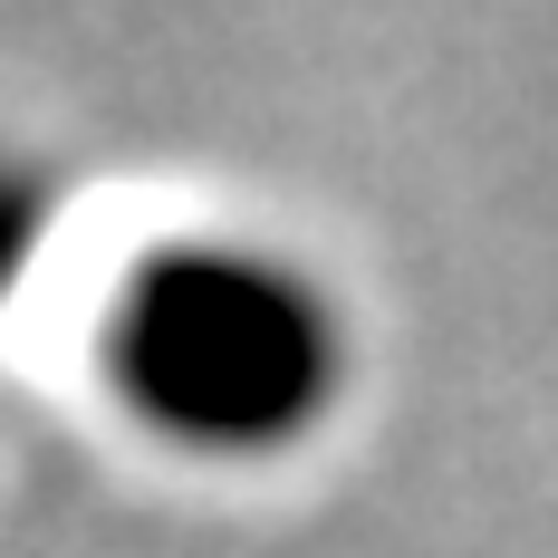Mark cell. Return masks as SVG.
<instances>
[{"mask_svg":"<svg viewBox=\"0 0 558 558\" xmlns=\"http://www.w3.org/2000/svg\"><path fill=\"white\" fill-rule=\"evenodd\" d=\"M107 386L173 444H279L328 395V318L270 260L155 251L107 308Z\"/></svg>","mask_w":558,"mask_h":558,"instance_id":"cell-1","label":"cell"},{"mask_svg":"<svg viewBox=\"0 0 558 558\" xmlns=\"http://www.w3.org/2000/svg\"><path fill=\"white\" fill-rule=\"evenodd\" d=\"M20 222H29V213H20V183H10V173H0V260H10V251H20Z\"/></svg>","mask_w":558,"mask_h":558,"instance_id":"cell-2","label":"cell"}]
</instances>
